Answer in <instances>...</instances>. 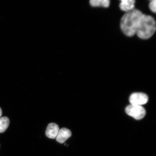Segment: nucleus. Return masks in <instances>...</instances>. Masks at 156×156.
<instances>
[{
    "instance_id": "obj_2",
    "label": "nucleus",
    "mask_w": 156,
    "mask_h": 156,
    "mask_svg": "<svg viewBox=\"0 0 156 156\" xmlns=\"http://www.w3.org/2000/svg\"><path fill=\"white\" fill-rule=\"evenodd\" d=\"M156 29V22L153 17L150 15L143 14L136 34L140 38L147 40L154 34Z\"/></svg>"
},
{
    "instance_id": "obj_4",
    "label": "nucleus",
    "mask_w": 156,
    "mask_h": 156,
    "mask_svg": "<svg viewBox=\"0 0 156 156\" xmlns=\"http://www.w3.org/2000/svg\"><path fill=\"white\" fill-rule=\"evenodd\" d=\"M148 97L145 94L135 93L130 95L129 101L130 105L142 106L148 102Z\"/></svg>"
},
{
    "instance_id": "obj_11",
    "label": "nucleus",
    "mask_w": 156,
    "mask_h": 156,
    "mask_svg": "<svg viewBox=\"0 0 156 156\" xmlns=\"http://www.w3.org/2000/svg\"><path fill=\"white\" fill-rule=\"evenodd\" d=\"M2 115V110L1 108H0V117H1Z\"/></svg>"
},
{
    "instance_id": "obj_3",
    "label": "nucleus",
    "mask_w": 156,
    "mask_h": 156,
    "mask_svg": "<svg viewBox=\"0 0 156 156\" xmlns=\"http://www.w3.org/2000/svg\"><path fill=\"white\" fill-rule=\"evenodd\" d=\"M126 112L129 115L137 120L143 119L146 113L145 109L142 106L132 105L126 107Z\"/></svg>"
},
{
    "instance_id": "obj_10",
    "label": "nucleus",
    "mask_w": 156,
    "mask_h": 156,
    "mask_svg": "<svg viewBox=\"0 0 156 156\" xmlns=\"http://www.w3.org/2000/svg\"><path fill=\"white\" fill-rule=\"evenodd\" d=\"M150 9L154 13H156V1L155 0L151 1L149 4Z\"/></svg>"
},
{
    "instance_id": "obj_9",
    "label": "nucleus",
    "mask_w": 156,
    "mask_h": 156,
    "mask_svg": "<svg viewBox=\"0 0 156 156\" xmlns=\"http://www.w3.org/2000/svg\"><path fill=\"white\" fill-rule=\"evenodd\" d=\"M9 124V119L7 117L0 118V133L5 132L8 127Z\"/></svg>"
},
{
    "instance_id": "obj_7",
    "label": "nucleus",
    "mask_w": 156,
    "mask_h": 156,
    "mask_svg": "<svg viewBox=\"0 0 156 156\" xmlns=\"http://www.w3.org/2000/svg\"><path fill=\"white\" fill-rule=\"evenodd\" d=\"M135 2L134 0H122L119 7L122 10L127 12L134 9Z\"/></svg>"
},
{
    "instance_id": "obj_8",
    "label": "nucleus",
    "mask_w": 156,
    "mask_h": 156,
    "mask_svg": "<svg viewBox=\"0 0 156 156\" xmlns=\"http://www.w3.org/2000/svg\"><path fill=\"white\" fill-rule=\"evenodd\" d=\"M90 4L94 7L107 8L110 5V1L109 0H91Z\"/></svg>"
},
{
    "instance_id": "obj_1",
    "label": "nucleus",
    "mask_w": 156,
    "mask_h": 156,
    "mask_svg": "<svg viewBox=\"0 0 156 156\" xmlns=\"http://www.w3.org/2000/svg\"><path fill=\"white\" fill-rule=\"evenodd\" d=\"M143 13L136 9L126 12L122 17L120 28L123 33L128 37L136 34V29Z\"/></svg>"
},
{
    "instance_id": "obj_5",
    "label": "nucleus",
    "mask_w": 156,
    "mask_h": 156,
    "mask_svg": "<svg viewBox=\"0 0 156 156\" xmlns=\"http://www.w3.org/2000/svg\"><path fill=\"white\" fill-rule=\"evenodd\" d=\"M71 132L69 129L66 128H62L58 131L56 139L58 142L63 144L71 137Z\"/></svg>"
},
{
    "instance_id": "obj_6",
    "label": "nucleus",
    "mask_w": 156,
    "mask_h": 156,
    "mask_svg": "<svg viewBox=\"0 0 156 156\" xmlns=\"http://www.w3.org/2000/svg\"><path fill=\"white\" fill-rule=\"evenodd\" d=\"M59 128L57 124L51 123L48 124L46 131V136L51 139H55L58 135Z\"/></svg>"
}]
</instances>
